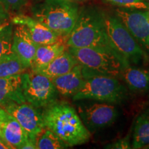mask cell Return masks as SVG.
Wrapping results in <instances>:
<instances>
[{
    "label": "cell",
    "mask_w": 149,
    "mask_h": 149,
    "mask_svg": "<svg viewBox=\"0 0 149 149\" xmlns=\"http://www.w3.org/2000/svg\"><path fill=\"white\" fill-rule=\"evenodd\" d=\"M65 40L67 47L96 48L116 54L106 32L104 12L94 6L79 9L75 24Z\"/></svg>",
    "instance_id": "obj_1"
},
{
    "label": "cell",
    "mask_w": 149,
    "mask_h": 149,
    "mask_svg": "<svg viewBox=\"0 0 149 149\" xmlns=\"http://www.w3.org/2000/svg\"><path fill=\"white\" fill-rule=\"evenodd\" d=\"M45 127L70 147L85 144L91 138L77 110L66 102H56L42 111Z\"/></svg>",
    "instance_id": "obj_2"
},
{
    "label": "cell",
    "mask_w": 149,
    "mask_h": 149,
    "mask_svg": "<svg viewBox=\"0 0 149 149\" xmlns=\"http://www.w3.org/2000/svg\"><path fill=\"white\" fill-rule=\"evenodd\" d=\"M79 4L68 0H44L31 8L33 17L66 37L71 32L79 12Z\"/></svg>",
    "instance_id": "obj_3"
},
{
    "label": "cell",
    "mask_w": 149,
    "mask_h": 149,
    "mask_svg": "<svg viewBox=\"0 0 149 149\" xmlns=\"http://www.w3.org/2000/svg\"><path fill=\"white\" fill-rule=\"evenodd\" d=\"M104 24L113 49L126 66H146L149 64L148 54L115 14L104 12Z\"/></svg>",
    "instance_id": "obj_4"
},
{
    "label": "cell",
    "mask_w": 149,
    "mask_h": 149,
    "mask_svg": "<svg viewBox=\"0 0 149 149\" xmlns=\"http://www.w3.org/2000/svg\"><path fill=\"white\" fill-rule=\"evenodd\" d=\"M81 67L84 78L101 75L120 77L125 63L113 52L96 48L67 47Z\"/></svg>",
    "instance_id": "obj_5"
},
{
    "label": "cell",
    "mask_w": 149,
    "mask_h": 149,
    "mask_svg": "<svg viewBox=\"0 0 149 149\" xmlns=\"http://www.w3.org/2000/svg\"><path fill=\"white\" fill-rule=\"evenodd\" d=\"M128 96V90L117 77L95 75L85 78L82 87L72 97L73 102L81 100L118 104Z\"/></svg>",
    "instance_id": "obj_6"
},
{
    "label": "cell",
    "mask_w": 149,
    "mask_h": 149,
    "mask_svg": "<svg viewBox=\"0 0 149 149\" xmlns=\"http://www.w3.org/2000/svg\"><path fill=\"white\" fill-rule=\"evenodd\" d=\"M22 89L26 102L37 109H45L57 101L59 93L52 79L40 72L26 70L21 74Z\"/></svg>",
    "instance_id": "obj_7"
},
{
    "label": "cell",
    "mask_w": 149,
    "mask_h": 149,
    "mask_svg": "<svg viewBox=\"0 0 149 149\" xmlns=\"http://www.w3.org/2000/svg\"><path fill=\"white\" fill-rule=\"evenodd\" d=\"M77 112L81 122L91 133L111 126L118 113L113 104L92 100H77Z\"/></svg>",
    "instance_id": "obj_8"
},
{
    "label": "cell",
    "mask_w": 149,
    "mask_h": 149,
    "mask_svg": "<svg viewBox=\"0 0 149 149\" xmlns=\"http://www.w3.org/2000/svg\"><path fill=\"white\" fill-rule=\"evenodd\" d=\"M1 107L19 123L30 138L37 140V137L46 128L40 109L33 107L28 102H10Z\"/></svg>",
    "instance_id": "obj_9"
},
{
    "label": "cell",
    "mask_w": 149,
    "mask_h": 149,
    "mask_svg": "<svg viewBox=\"0 0 149 149\" xmlns=\"http://www.w3.org/2000/svg\"><path fill=\"white\" fill-rule=\"evenodd\" d=\"M114 14L149 55V10L117 7Z\"/></svg>",
    "instance_id": "obj_10"
},
{
    "label": "cell",
    "mask_w": 149,
    "mask_h": 149,
    "mask_svg": "<svg viewBox=\"0 0 149 149\" xmlns=\"http://www.w3.org/2000/svg\"><path fill=\"white\" fill-rule=\"evenodd\" d=\"M37 46L26 28L23 25H16L13 29L11 51L17 56L27 69L31 68Z\"/></svg>",
    "instance_id": "obj_11"
},
{
    "label": "cell",
    "mask_w": 149,
    "mask_h": 149,
    "mask_svg": "<svg viewBox=\"0 0 149 149\" xmlns=\"http://www.w3.org/2000/svg\"><path fill=\"white\" fill-rule=\"evenodd\" d=\"M11 22L13 25L24 26L33 40L38 45L52 44L63 38L33 17L23 14L17 15L12 18Z\"/></svg>",
    "instance_id": "obj_12"
},
{
    "label": "cell",
    "mask_w": 149,
    "mask_h": 149,
    "mask_svg": "<svg viewBox=\"0 0 149 149\" xmlns=\"http://www.w3.org/2000/svg\"><path fill=\"white\" fill-rule=\"evenodd\" d=\"M128 90L138 95L149 93V68L128 65L119 77Z\"/></svg>",
    "instance_id": "obj_13"
},
{
    "label": "cell",
    "mask_w": 149,
    "mask_h": 149,
    "mask_svg": "<svg viewBox=\"0 0 149 149\" xmlns=\"http://www.w3.org/2000/svg\"><path fill=\"white\" fill-rule=\"evenodd\" d=\"M85 78L81 67L75 65L69 72L52 79L59 95L66 97H72L82 87Z\"/></svg>",
    "instance_id": "obj_14"
},
{
    "label": "cell",
    "mask_w": 149,
    "mask_h": 149,
    "mask_svg": "<svg viewBox=\"0 0 149 149\" xmlns=\"http://www.w3.org/2000/svg\"><path fill=\"white\" fill-rule=\"evenodd\" d=\"M66 49L65 37L52 44L38 45L30 69L35 72L40 71Z\"/></svg>",
    "instance_id": "obj_15"
},
{
    "label": "cell",
    "mask_w": 149,
    "mask_h": 149,
    "mask_svg": "<svg viewBox=\"0 0 149 149\" xmlns=\"http://www.w3.org/2000/svg\"><path fill=\"white\" fill-rule=\"evenodd\" d=\"M10 102H26L22 93L21 74L0 78V106Z\"/></svg>",
    "instance_id": "obj_16"
},
{
    "label": "cell",
    "mask_w": 149,
    "mask_h": 149,
    "mask_svg": "<svg viewBox=\"0 0 149 149\" xmlns=\"http://www.w3.org/2000/svg\"><path fill=\"white\" fill-rule=\"evenodd\" d=\"M1 136L14 149H21L22 145L29 138L26 131L10 114L8 115L3 123Z\"/></svg>",
    "instance_id": "obj_17"
},
{
    "label": "cell",
    "mask_w": 149,
    "mask_h": 149,
    "mask_svg": "<svg viewBox=\"0 0 149 149\" xmlns=\"http://www.w3.org/2000/svg\"><path fill=\"white\" fill-rule=\"evenodd\" d=\"M77 64L74 56L66 49L38 72L53 79L69 72Z\"/></svg>",
    "instance_id": "obj_18"
},
{
    "label": "cell",
    "mask_w": 149,
    "mask_h": 149,
    "mask_svg": "<svg viewBox=\"0 0 149 149\" xmlns=\"http://www.w3.org/2000/svg\"><path fill=\"white\" fill-rule=\"evenodd\" d=\"M149 146V107L137 116L134 123L131 148H145Z\"/></svg>",
    "instance_id": "obj_19"
},
{
    "label": "cell",
    "mask_w": 149,
    "mask_h": 149,
    "mask_svg": "<svg viewBox=\"0 0 149 149\" xmlns=\"http://www.w3.org/2000/svg\"><path fill=\"white\" fill-rule=\"evenodd\" d=\"M27 69L19 57L13 52L0 59V78L21 74Z\"/></svg>",
    "instance_id": "obj_20"
},
{
    "label": "cell",
    "mask_w": 149,
    "mask_h": 149,
    "mask_svg": "<svg viewBox=\"0 0 149 149\" xmlns=\"http://www.w3.org/2000/svg\"><path fill=\"white\" fill-rule=\"evenodd\" d=\"M37 148L38 149H64L70 147L66 142L47 128L37 137Z\"/></svg>",
    "instance_id": "obj_21"
},
{
    "label": "cell",
    "mask_w": 149,
    "mask_h": 149,
    "mask_svg": "<svg viewBox=\"0 0 149 149\" xmlns=\"http://www.w3.org/2000/svg\"><path fill=\"white\" fill-rule=\"evenodd\" d=\"M13 24L7 22L3 24L0 30V59L10 53L12 46Z\"/></svg>",
    "instance_id": "obj_22"
},
{
    "label": "cell",
    "mask_w": 149,
    "mask_h": 149,
    "mask_svg": "<svg viewBox=\"0 0 149 149\" xmlns=\"http://www.w3.org/2000/svg\"><path fill=\"white\" fill-rule=\"evenodd\" d=\"M104 1L121 8L149 10V2L146 0H104Z\"/></svg>",
    "instance_id": "obj_23"
},
{
    "label": "cell",
    "mask_w": 149,
    "mask_h": 149,
    "mask_svg": "<svg viewBox=\"0 0 149 149\" xmlns=\"http://www.w3.org/2000/svg\"><path fill=\"white\" fill-rule=\"evenodd\" d=\"M28 0H0V4L7 12H17L26 4Z\"/></svg>",
    "instance_id": "obj_24"
},
{
    "label": "cell",
    "mask_w": 149,
    "mask_h": 149,
    "mask_svg": "<svg viewBox=\"0 0 149 149\" xmlns=\"http://www.w3.org/2000/svg\"><path fill=\"white\" fill-rule=\"evenodd\" d=\"M107 148H113V149H126V148H131V140L129 137H124L121 139H119L112 144H108L105 146Z\"/></svg>",
    "instance_id": "obj_25"
},
{
    "label": "cell",
    "mask_w": 149,
    "mask_h": 149,
    "mask_svg": "<svg viewBox=\"0 0 149 149\" xmlns=\"http://www.w3.org/2000/svg\"><path fill=\"white\" fill-rule=\"evenodd\" d=\"M10 19V14L0 4V26L7 23Z\"/></svg>",
    "instance_id": "obj_26"
},
{
    "label": "cell",
    "mask_w": 149,
    "mask_h": 149,
    "mask_svg": "<svg viewBox=\"0 0 149 149\" xmlns=\"http://www.w3.org/2000/svg\"><path fill=\"white\" fill-rule=\"evenodd\" d=\"M8 115V113L6 111V110L0 106V136H1V128H2L3 123H4Z\"/></svg>",
    "instance_id": "obj_27"
},
{
    "label": "cell",
    "mask_w": 149,
    "mask_h": 149,
    "mask_svg": "<svg viewBox=\"0 0 149 149\" xmlns=\"http://www.w3.org/2000/svg\"><path fill=\"white\" fill-rule=\"evenodd\" d=\"M0 149H14L1 136H0Z\"/></svg>",
    "instance_id": "obj_28"
},
{
    "label": "cell",
    "mask_w": 149,
    "mask_h": 149,
    "mask_svg": "<svg viewBox=\"0 0 149 149\" xmlns=\"http://www.w3.org/2000/svg\"><path fill=\"white\" fill-rule=\"evenodd\" d=\"M68 1H72V2H74V3H80V2H83V1H86V0H68Z\"/></svg>",
    "instance_id": "obj_29"
},
{
    "label": "cell",
    "mask_w": 149,
    "mask_h": 149,
    "mask_svg": "<svg viewBox=\"0 0 149 149\" xmlns=\"http://www.w3.org/2000/svg\"><path fill=\"white\" fill-rule=\"evenodd\" d=\"M3 26V25H2ZM0 26V30H1V26Z\"/></svg>",
    "instance_id": "obj_30"
},
{
    "label": "cell",
    "mask_w": 149,
    "mask_h": 149,
    "mask_svg": "<svg viewBox=\"0 0 149 149\" xmlns=\"http://www.w3.org/2000/svg\"><path fill=\"white\" fill-rule=\"evenodd\" d=\"M146 1H148V2H149V0H146Z\"/></svg>",
    "instance_id": "obj_31"
}]
</instances>
